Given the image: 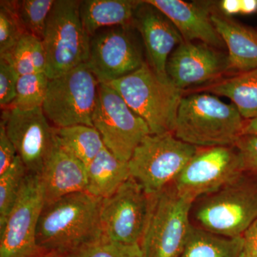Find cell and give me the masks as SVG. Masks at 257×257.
<instances>
[{"mask_svg":"<svg viewBox=\"0 0 257 257\" xmlns=\"http://www.w3.org/2000/svg\"><path fill=\"white\" fill-rule=\"evenodd\" d=\"M40 257H64V256H60V255L56 254V253H45V254L42 255V256H40Z\"/></svg>","mask_w":257,"mask_h":257,"instance_id":"obj_38","label":"cell"},{"mask_svg":"<svg viewBox=\"0 0 257 257\" xmlns=\"http://www.w3.org/2000/svg\"><path fill=\"white\" fill-rule=\"evenodd\" d=\"M211 21L228 48V72L238 74L257 69V28L226 16L217 6Z\"/></svg>","mask_w":257,"mask_h":257,"instance_id":"obj_19","label":"cell"},{"mask_svg":"<svg viewBox=\"0 0 257 257\" xmlns=\"http://www.w3.org/2000/svg\"><path fill=\"white\" fill-rule=\"evenodd\" d=\"M49 82L50 79L45 72L20 76L16 97L8 108L29 110L42 106L46 97Z\"/></svg>","mask_w":257,"mask_h":257,"instance_id":"obj_27","label":"cell"},{"mask_svg":"<svg viewBox=\"0 0 257 257\" xmlns=\"http://www.w3.org/2000/svg\"><path fill=\"white\" fill-rule=\"evenodd\" d=\"M28 172L20 157L17 156L13 165L0 175V226L18 200Z\"/></svg>","mask_w":257,"mask_h":257,"instance_id":"obj_26","label":"cell"},{"mask_svg":"<svg viewBox=\"0 0 257 257\" xmlns=\"http://www.w3.org/2000/svg\"><path fill=\"white\" fill-rule=\"evenodd\" d=\"M99 83L87 63L50 79L42 109L56 128L93 125Z\"/></svg>","mask_w":257,"mask_h":257,"instance_id":"obj_8","label":"cell"},{"mask_svg":"<svg viewBox=\"0 0 257 257\" xmlns=\"http://www.w3.org/2000/svg\"><path fill=\"white\" fill-rule=\"evenodd\" d=\"M27 32L18 13V1H0V55L15 47Z\"/></svg>","mask_w":257,"mask_h":257,"instance_id":"obj_29","label":"cell"},{"mask_svg":"<svg viewBox=\"0 0 257 257\" xmlns=\"http://www.w3.org/2000/svg\"><path fill=\"white\" fill-rule=\"evenodd\" d=\"M245 124L232 103L210 93H194L182 97L173 134L197 148L234 146L243 136Z\"/></svg>","mask_w":257,"mask_h":257,"instance_id":"obj_2","label":"cell"},{"mask_svg":"<svg viewBox=\"0 0 257 257\" xmlns=\"http://www.w3.org/2000/svg\"><path fill=\"white\" fill-rule=\"evenodd\" d=\"M227 55L200 42L184 41L171 54L167 74L174 85L187 88L213 82L228 72Z\"/></svg>","mask_w":257,"mask_h":257,"instance_id":"obj_15","label":"cell"},{"mask_svg":"<svg viewBox=\"0 0 257 257\" xmlns=\"http://www.w3.org/2000/svg\"><path fill=\"white\" fill-rule=\"evenodd\" d=\"M56 0L18 1V13L27 33L42 40L47 20Z\"/></svg>","mask_w":257,"mask_h":257,"instance_id":"obj_28","label":"cell"},{"mask_svg":"<svg viewBox=\"0 0 257 257\" xmlns=\"http://www.w3.org/2000/svg\"><path fill=\"white\" fill-rule=\"evenodd\" d=\"M20 77L9 61L0 57V105L3 109L14 101Z\"/></svg>","mask_w":257,"mask_h":257,"instance_id":"obj_31","label":"cell"},{"mask_svg":"<svg viewBox=\"0 0 257 257\" xmlns=\"http://www.w3.org/2000/svg\"><path fill=\"white\" fill-rule=\"evenodd\" d=\"M174 24L185 42H200L216 49L225 45L211 21L215 3L182 0H147Z\"/></svg>","mask_w":257,"mask_h":257,"instance_id":"obj_17","label":"cell"},{"mask_svg":"<svg viewBox=\"0 0 257 257\" xmlns=\"http://www.w3.org/2000/svg\"><path fill=\"white\" fill-rule=\"evenodd\" d=\"M86 192L94 197H110L131 177L128 162L116 158L105 147L87 166Z\"/></svg>","mask_w":257,"mask_h":257,"instance_id":"obj_21","label":"cell"},{"mask_svg":"<svg viewBox=\"0 0 257 257\" xmlns=\"http://www.w3.org/2000/svg\"><path fill=\"white\" fill-rule=\"evenodd\" d=\"M235 147L242 160L245 172L257 177V135H243Z\"/></svg>","mask_w":257,"mask_h":257,"instance_id":"obj_32","label":"cell"},{"mask_svg":"<svg viewBox=\"0 0 257 257\" xmlns=\"http://www.w3.org/2000/svg\"><path fill=\"white\" fill-rule=\"evenodd\" d=\"M1 119L28 173L41 175L57 144L56 127L51 126L42 106L29 110L8 108Z\"/></svg>","mask_w":257,"mask_h":257,"instance_id":"obj_13","label":"cell"},{"mask_svg":"<svg viewBox=\"0 0 257 257\" xmlns=\"http://www.w3.org/2000/svg\"><path fill=\"white\" fill-rule=\"evenodd\" d=\"M202 229L234 238L242 236L257 219V179L243 174L210 194L196 213Z\"/></svg>","mask_w":257,"mask_h":257,"instance_id":"obj_7","label":"cell"},{"mask_svg":"<svg viewBox=\"0 0 257 257\" xmlns=\"http://www.w3.org/2000/svg\"><path fill=\"white\" fill-rule=\"evenodd\" d=\"M134 27L143 38L147 62L161 79L168 80L167 61L183 37L162 12L146 1H140L137 8Z\"/></svg>","mask_w":257,"mask_h":257,"instance_id":"obj_16","label":"cell"},{"mask_svg":"<svg viewBox=\"0 0 257 257\" xmlns=\"http://www.w3.org/2000/svg\"><path fill=\"white\" fill-rule=\"evenodd\" d=\"M119 26L91 38L87 64L99 84H109L133 73L146 62L132 28Z\"/></svg>","mask_w":257,"mask_h":257,"instance_id":"obj_14","label":"cell"},{"mask_svg":"<svg viewBox=\"0 0 257 257\" xmlns=\"http://www.w3.org/2000/svg\"><path fill=\"white\" fill-rule=\"evenodd\" d=\"M0 57L9 61L20 76L46 71V53L42 40L31 34H25L12 50Z\"/></svg>","mask_w":257,"mask_h":257,"instance_id":"obj_25","label":"cell"},{"mask_svg":"<svg viewBox=\"0 0 257 257\" xmlns=\"http://www.w3.org/2000/svg\"><path fill=\"white\" fill-rule=\"evenodd\" d=\"M45 204L69 194L86 192L87 167L57 143L40 175Z\"/></svg>","mask_w":257,"mask_h":257,"instance_id":"obj_18","label":"cell"},{"mask_svg":"<svg viewBox=\"0 0 257 257\" xmlns=\"http://www.w3.org/2000/svg\"><path fill=\"white\" fill-rule=\"evenodd\" d=\"M151 196L150 216L140 242L144 257H181L192 225L194 201L177 192L173 184Z\"/></svg>","mask_w":257,"mask_h":257,"instance_id":"obj_4","label":"cell"},{"mask_svg":"<svg viewBox=\"0 0 257 257\" xmlns=\"http://www.w3.org/2000/svg\"><path fill=\"white\" fill-rule=\"evenodd\" d=\"M92 121L104 147L124 162L130 161L139 145L152 134L146 121L107 84H99Z\"/></svg>","mask_w":257,"mask_h":257,"instance_id":"obj_9","label":"cell"},{"mask_svg":"<svg viewBox=\"0 0 257 257\" xmlns=\"http://www.w3.org/2000/svg\"><path fill=\"white\" fill-rule=\"evenodd\" d=\"M45 205L40 176L28 173L5 224L0 226V257H40L37 243L39 218Z\"/></svg>","mask_w":257,"mask_h":257,"instance_id":"obj_11","label":"cell"},{"mask_svg":"<svg viewBox=\"0 0 257 257\" xmlns=\"http://www.w3.org/2000/svg\"><path fill=\"white\" fill-rule=\"evenodd\" d=\"M203 90L229 99L246 121L257 118V69L235 74Z\"/></svg>","mask_w":257,"mask_h":257,"instance_id":"obj_22","label":"cell"},{"mask_svg":"<svg viewBox=\"0 0 257 257\" xmlns=\"http://www.w3.org/2000/svg\"><path fill=\"white\" fill-rule=\"evenodd\" d=\"M101 202L100 198L79 192L45 204L37 228L40 249L66 257L104 238Z\"/></svg>","mask_w":257,"mask_h":257,"instance_id":"obj_1","label":"cell"},{"mask_svg":"<svg viewBox=\"0 0 257 257\" xmlns=\"http://www.w3.org/2000/svg\"><path fill=\"white\" fill-rule=\"evenodd\" d=\"M218 8L222 14L231 18L241 13V0H223L218 3Z\"/></svg>","mask_w":257,"mask_h":257,"instance_id":"obj_35","label":"cell"},{"mask_svg":"<svg viewBox=\"0 0 257 257\" xmlns=\"http://www.w3.org/2000/svg\"><path fill=\"white\" fill-rule=\"evenodd\" d=\"M81 1L56 0L47 20L42 43L46 53V73L52 79L67 73L89 59L91 38L84 30Z\"/></svg>","mask_w":257,"mask_h":257,"instance_id":"obj_5","label":"cell"},{"mask_svg":"<svg viewBox=\"0 0 257 257\" xmlns=\"http://www.w3.org/2000/svg\"><path fill=\"white\" fill-rule=\"evenodd\" d=\"M243 135H257V118L246 121Z\"/></svg>","mask_w":257,"mask_h":257,"instance_id":"obj_37","label":"cell"},{"mask_svg":"<svg viewBox=\"0 0 257 257\" xmlns=\"http://www.w3.org/2000/svg\"><path fill=\"white\" fill-rule=\"evenodd\" d=\"M244 173L235 145L199 148L173 185L179 194L195 201L217 192Z\"/></svg>","mask_w":257,"mask_h":257,"instance_id":"obj_10","label":"cell"},{"mask_svg":"<svg viewBox=\"0 0 257 257\" xmlns=\"http://www.w3.org/2000/svg\"><path fill=\"white\" fill-rule=\"evenodd\" d=\"M257 13V0H241V15H253Z\"/></svg>","mask_w":257,"mask_h":257,"instance_id":"obj_36","label":"cell"},{"mask_svg":"<svg viewBox=\"0 0 257 257\" xmlns=\"http://www.w3.org/2000/svg\"><path fill=\"white\" fill-rule=\"evenodd\" d=\"M18 156V152L7 133L3 120L0 123V175L13 165Z\"/></svg>","mask_w":257,"mask_h":257,"instance_id":"obj_33","label":"cell"},{"mask_svg":"<svg viewBox=\"0 0 257 257\" xmlns=\"http://www.w3.org/2000/svg\"><path fill=\"white\" fill-rule=\"evenodd\" d=\"M107 84L146 121L152 134L174 133L183 91L170 79H161L147 60L138 70Z\"/></svg>","mask_w":257,"mask_h":257,"instance_id":"obj_3","label":"cell"},{"mask_svg":"<svg viewBox=\"0 0 257 257\" xmlns=\"http://www.w3.org/2000/svg\"><path fill=\"white\" fill-rule=\"evenodd\" d=\"M242 236L230 238L192 226L181 257H241Z\"/></svg>","mask_w":257,"mask_h":257,"instance_id":"obj_23","label":"cell"},{"mask_svg":"<svg viewBox=\"0 0 257 257\" xmlns=\"http://www.w3.org/2000/svg\"><path fill=\"white\" fill-rule=\"evenodd\" d=\"M241 236L243 246L241 257H257V219Z\"/></svg>","mask_w":257,"mask_h":257,"instance_id":"obj_34","label":"cell"},{"mask_svg":"<svg viewBox=\"0 0 257 257\" xmlns=\"http://www.w3.org/2000/svg\"><path fill=\"white\" fill-rule=\"evenodd\" d=\"M199 148L173 133L151 134L144 139L128 162L130 175L149 195L173 184Z\"/></svg>","mask_w":257,"mask_h":257,"instance_id":"obj_6","label":"cell"},{"mask_svg":"<svg viewBox=\"0 0 257 257\" xmlns=\"http://www.w3.org/2000/svg\"><path fill=\"white\" fill-rule=\"evenodd\" d=\"M150 207L151 196L130 177L112 195L102 199L101 223L104 237L116 242L140 244Z\"/></svg>","mask_w":257,"mask_h":257,"instance_id":"obj_12","label":"cell"},{"mask_svg":"<svg viewBox=\"0 0 257 257\" xmlns=\"http://www.w3.org/2000/svg\"><path fill=\"white\" fill-rule=\"evenodd\" d=\"M66 257H144L139 243L116 242L105 237Z\"/></svg>","mask_w":257,"mask_h":257,"instance_id":"obj_30","label":"cell"},{"mask_svg":"<svg viewBox=\"0 0 257 257\" xmlns=\"http://www.w3.org/2000/svg\"><path fill=\"white\" fill-rule=\"evenodd\" d=\"M56 137L59 145L86 167L104 147L94 126L79 124L56 128Z\"/></svg>","mask_w":257,"mask_h":257,"instance_id":"obj_24","label":"cell"},{"mask_svg":"<svg viewBox=\"0 0 257 257\" xmlns=\"http://www.w3.org/2000/svg\"><path fill=\"white\" fill-rule=\"evenodd\" d=\"M140 3L130 0L81 1L79 14L84 30L92 38L102 28L134 26L135 12Z\"/></svg>","mask_w":257,"mask_h":257,"instance_id":"obj_20","label":"cell"}]
</instances>
